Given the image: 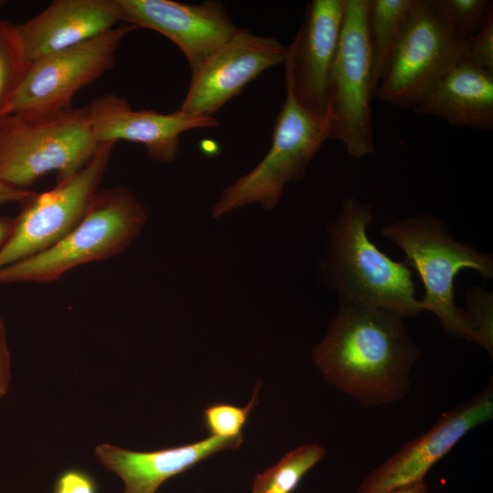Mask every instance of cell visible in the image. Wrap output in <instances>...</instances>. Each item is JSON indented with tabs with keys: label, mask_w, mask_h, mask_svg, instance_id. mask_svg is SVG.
<instances>
[{
	"label": "cell",
	"mask_w": 493,
	"mask_h": 493,
	"mask_svg": "<svg viewBox=\"0 0 493 493\" xmlns=\"http://www.w3.org/2000/svg\"><path fill=\"white\" fill-rule=\"evenodd\" d=\"M242 441V435L209 436L196 443L148 452L100 444L95 447L94 455L105 468L123 481L122 493H155L167 479L219 451L238 447Z\"/></svg>",
	"instance_id": "e0dca14e"
},
{
	"label": "cell",
	"mask_w": 493,
	"mask_h": 493,
	"mask_svg": "<svg viewBox=\"0 0 493 493\" xmlns=\"http://www.w3.org/2000/svg\"><path fill=\"white\" fill-rule=\"evenodd\" d=\"M419 350L400 314L342 301L312 359L324 379L366 406L403 399Z\"/></svg>",
	"instance_id": "6da1fadb"
},
{
	"label": "cell",
	"mask_w": 493,
	"mask_h": 493,
	"mask_svg": "<svg viewBox=\"0 0 493 493\" xmlns=\"http://www.w3.org/2000/svg\"><path fill=\"white\" fill-rule=\"evenodd\" d=\"M147 213L126 187L100 189L81 222L47 249L0 268V285L51 283L82 265L125 251L142 231Z\"/></svg>",
	"instance_id": "277c9868"
},
{
	"label": "cell",
	"mask_w": 493,
	"mask_h": 493,
	"mask_svg": "<svg viewBox=\"0 0 493 493\" xmlns=\"http://www.w3.org/2000/svg\"><path fill=\"white\" fill-rule=\"evenodd\" d=\"M493 418L492 380L477 394L444 412L425 433L368 474L357 493H387L424 481L426 473L472 429Z\"/></svg>",
	"instance_id": "8fae6325"
},
{
	"label": "cell",
	"mask_w": 493,
	"mask_h": 493,
	"mask_svg": "<svg viewBox=\"0 0 493 493\" xmlns=\"http://www.w3.org/2000/svg\"><path fill=\"white\" fill-rule=\"evenodd\" d=\"M120 22L118 0H55L15 26L28 66L44 56L96 37Z\"/></svg>",
	"instance_id": "2e32d148"
},
{
	"label": "cell",
	"mask_w": 493,
	"mask_h": 493,
	"mask_svg": "<svg viewBox=\"0 0 493 493\" xmlns=\"http://www.w3.org/2000/svg\"><path fill=\"white\" fill-rule=\"evenodd\" d=\"M135 29L121 23L96 37L29 64L12 113L39 118L71 109V101L77 92L114 66L121 40Z\"/></svg>",
	"instance_id": "9c48e42d"
},
{
	"label": "cell",
	"mask_w": 493,
	"mask_h": 493,
	"mask_svg": "<svg viewBox=\"0 0 493 493\" xmlns=\"http://www.w3.org/2000/svg\"><path fill=\"white\" fill-rule=\"evenodd\" d=\"M26 68L15 25L0 19V126L12 113Z\"/></svg>",
	"instance_id": "44dd1931"
},
{
	"label": "cell",
	"mask_w": 493,
	"mask_h": 493,
	"mask_svg": "<svg viewBox=\"0 0 493 493\" xmlns=\"http://www.w3.org/2000/svg\"><path fill=\"white\" fill-rule=\"evenodd\" d=\"M367 12L368 0H345L341 36L327 85L330 139L342 143L349 155L356 159L375 150Z\"/></svg>",
	"instance_id": "8992f818"
},
{
	"label": "cell",
	"mask_w": 493,
	"mask_h": 493,
	"mask_svg": "<svg viewBox=\"0 0 493 493\" xmlns=\"http://www.w3.org/2000/svg\"><path fill=\"white\" fill-rule=\"evenodd\" d=\"M372 209L346 197L330 229L328 269L342 301L394 311L402 317L422 310L410 267L379 250L367 235Z\"/></svg>",
	"instance_id": "7a4b0ae2"
},
{
	"label": "cell",
	"mask_w": 493,
	"mask_h": 493,
	"mask_svg": "<svg viewBox=\"0 0 493 493\" xmlns=\"http://www.w3.org/2000/svg\"><path fill=\"white\" fill-rule=\"evenodd\" d=\"M345 0H312L284 58L286 95L327 117V85L344 16Z\"/></svg>",
	"instance_id": "4fadbf2b"
},
{
	"label": "cell",
	"mask_w": 493,
	"mask_h": 493,
	"mask_svg": "<svg viewBox=\"0 0 493 493\" xmlns=\"http://www.w3.org/2000/svg\"><path fill=\"white\" fill-rule=\"evenodd\" d=\"M461 59L493 72V6L479 30L464 41Z\"/></svg>",
	"instance_id": "d4e9b609"
},
{
	"label": "cell",
	"mask_w": 493,
	"mask_h": 493,
	"mask_svg": "<svg viewBox=\"0 0 493 493\" xmlns=\"http://www.w3.org/2000/svg\"><path fill=\"white\" fill-rule=\"evenodd\" d=\"M121 23L156 31L183 52L191 73L197 70L240 27L219 1L185 4L173 0H118Z\"/></svg>",
	"instance_id": "5bb4252c"
},
{
	"label": "cell",
	"mask_w": 493,
	"mask_h": 493,
	"mask_svg": "<svg viewBox=\"0 0 493 493\" xmlns=\"http://www.w3.org/2000/svg\"><path fill=\"white\" fill-rule=\"evenodd\" d=\"M33 191L28 189H19L15 186H12L6 183L0 181V205L17 202L23 203L28 199L32 194ZM16 226V218L0 216V248L5 245L12 235Z\"/></svg>",
	"instance_id": "4316f807"
},
{
	"label": "cell",
	"mask_w": 493,
	"mask_h": 493,
	"mask_svg": "<svg viewBox=\"0 0 493 493\" xmlns=\"http://www.w3.org/2000/svg\"><path fill=\"white\" fill-rule=\"evenodd\" d=\"M91 131L98 142L120 140L145 146L150 159L172 163L180 150V136L194 129L215 128V117L195 116L180 110L161 113L133 110L124 98L108 93L83 106Z\"/></svg>",
	"instance_id": "9a60e30c"
},
{
	"label": "cell",
	"mask_w": 493,
	"mask_h": 493,
	"mask_svg": "<svg viewBox=\"0 0 493 493\" xmlns=\"http://www.w3.org/2000/svg\"><path fill=\"white\" fill-rule=\"evenodd\" d=\"M286 47L274 37L239 30L202 66L191 82L179 110L214 117L226 103L262 72L284 62Z\"/></svg>",
	"instance_id": "7c38bea8"
},
{
	"label": "cell",
	"mask_w": 493,
	"mask_h": 493,
	"mask_svg": "<svg viewBox=\"0 0 493 493\" xmlns=\"http://www.w3.org/2000/svg\"><path fill=\"white\" fill-rule=\"evenodd\" d=\"M417 115L444 119L456 127L493 128V72L459 59L413 108Z\"/></svg>",
	"instance_id": "ac0fdd59"
},
{
	"label": "cell",
	"mask_w": 493,
	"mask_h": 493,
	"mask_svg": "<svg viewBox=\"0 0 493 493\" xmlns=\"http://www.w3.org/2000/svg\"><path fill=\"white\" fill-rule=\"evenodd\" d=\"M438 19L459 39L466 40L482 26L488 10V0H429Z\"/></svg>",
	"instance_id": "7402d4cb"
},
{
	"label": "cell",
	"mask_w": 493,
	"mask_h": 493,
	"mask_svg": "<svg viewBox=\"0 0 493 493\" xmlns=\"http://www.w3.org/2000/svg\"><path fill=\"white\" fill-rule=\"evenodd\" d=\"M381 234L405 254V263L418 272L425 295L422 310L434 313L444 330L478 345L467 312L455 302V278L464 268L493 277V258L473 246L456 241L446 223L429 214L408 216L386 225Z\"/></svg>",
	"instance_id": "3957f363"
},
{
	"label": "cell",
	"mask_w": 493,
	"mask_h": 493,
	"mask_svg": "<svg viewBox=\"0 0 493 493\" xmlns=\"http://www.w3.org/2000/svg\"><path fill=\"white\" fill-rule=\"evenodd\" d=\"M324 455L325 449L316 444L297 447L278 464L256 476L252 493H292Z\"/></svg>",
	"instance_id": "ffe728a7"
},
{
	"label": "cell",
	"mask_w": 493,
	"mask_h": 493,
	"mask_svg": "<svg viewBox=\"0 0 493 493\" xmlns=\"http://www.w3.org/2000/svg\"><path fill=\"white\" fill-rule=\"evenodd\" d=\"M387 493H430L425 481L410 484L393 489Z\"/></svg>",
	"instance_id": "f1b7e54d"
},
{
	"label": "cell",
	"mask_w": 493,
	"mask_h": 493,
	"mask_svg": "<svg viewBox=\"0 0 493 493\" xmlns=\"http://www.w3.org/2000/svg\"><path fill=\"white\" fill-rule=\"evenodd\" d=\"M96 479L87 471L71 467L62 471L56 478L52 493H98Z\"/></svg>",
	"instance_id": "484cf974"
},
{
	"label": "cell",
	"mask_w": 493,
	"mask_h": 493,
	"mask_svg": "<svg viewBox=\"0 0 493 493\" xmlns=\"http://www.w3.org/2000/svg\"><path fill=\"white\" fill-rule=\"evenodd\" d=\"M99 144L83 107L39 118L11 113L0 126V181L28 189L51 172L67 177L90 161Z\"/></svg>",
	"instance_id": "5b68a950"
},
{
	"label": "cell",
	"mask_w": 493,
	"mask_h": 493,
	"mask_svg": "<svg viewBox=\"0 0 493 493\" xmlns=\"http://www.w3.org/2000/svg\"><path fill=\"white\" fill-rule=\"evenodd\" d=\"M259 387V383H257L250 402L245 407L224 403L214 404L205 407L204 410V423L210 435L222 438L241 436V431L251 411L257 404Z\"/></svg>",
	"instance_id": "603a6c76"
},
{
	"label": "cell",
	"mask_w": 493,
	"mask_h": 493,
	"mask_svg": "<svg viewBox=\"0 0 493 493\" xmlns=\"http://www.w3.org/2000/svg\"><path fill=\"white\" fill-rule=\"evenodd\" d=\"M114 145L100 143L84 167L21 203L14 231L0 248V268L47 249L81 222L100 190Z\"/></svg>",
	"instance_id": "ba28073f"
},
{
	"label": "cell",
	"mask_w": 493,
	"mask_h": 493,
	"mask_svg": "<svg viewBox=\"0 0 493 493\" xmlns=\"http://www.w3.org/2000/svg\"><path fill=\"white\" fill-rule=\"evenodd\" d=\"M330 136L327 117L311 115L286 95L269 151L250 172L224 190L212 216L218 218L254 203L266 210L273 209L285 185L302 179L309 162Z\"/></svg>",
	"instance_id": "52a82bcc"
},
{
	"label": "cell",
	"mask_w": 493,
	"mask_h": 493,
	"mask_svg": "<svg viewBox=\"0 0 493 493\" xmlns=\"http://www.w3.org/2000/svg\"><path fill=\"white\" fill-rule=\"evenodd\" d=\"M416 0H368L367 28L375 97Z\"/></svg>",
	"instance_id": "d6986e66"
},
{
	"label": "cell",
	"mask_w": 493,
	"mask_h": 493,
	"mask_svg": "<svg viewBox=\"0 0 493 493\" xmlns=\"http://www.w3.org/2000/svg\"><path fill=\"white\" fill-rule=\"evenodd\" d=\"M464 41L438 19L429 0H416L375 97L397 107L414 108L461 59Z\"/></svg>",
	"instance_id": "30bf717a"
},
{
	"label": "cell",
	"mask_w": 493,
	"mask_h": 493,
	"mask_svg": "<svg viewBox=\"0 0 493 493\" xmlns=\"http://www.w3.org/2000/svg\"><path fill=\"white\" fill-rule=\"evenodd\" d=\"M11 352L4 319L0 315V400L7 393L11 381Z\"/></svg>",
	"instance_id": "83f0119b"
},
{
	"label": "cell",
	"mask_w": 493,
	"mask_h": 493,
	"mask_svg": "<svg viewBox=\"0 0 493 493\" xmlns=\"http://www.w3.org/2000/svg\"><path fill=\"white\" fill-rule=\"evenodd\" d=\"M466 310L478 337V345L492 356L493 352V297L492 293L478 287L467 292Z\"/></svg>",
	"instance_id": "cb8c5ba5"
},
{
	"label": "cell",
	"mask_w": 493,
	"mask_h": 493,
	"mask_svg": "<svg viewBox=\"0 0 493 493\" xmlns=\"http://www.w3.org/2000/svg\"><path fill=\"white\" fill-rule=\"evenodd\" d=\"M5 3V1L0 0V7H2Z\"/></svg>",
	"instance_id": "f546056e"
}]
</instances>
